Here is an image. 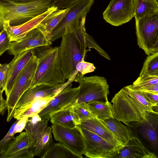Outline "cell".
Instances as JSON below:
<instances>
[{"instance_id": "6da1fadb", "label": "cell", "mask_w": 158, "mask_h": 158, "mask_svg": "<svg viewBox=\"0 0 158 158\" xmlns=\"http://www.w3.org/2000/svg\"><path fill=\"white\" fill-rule=\"evenodd\" d=\"M111 102L114 118L127 125L145 119L148 112H158L154 109L158 106L148 102L132 85L121 89Z\"/></svg>"}, {"instance_id": "7a4b0ae2", "label": "cell", "mask_w": 158, "mask_h": 158, "mask_svg": "<svg viewBox=\"0 0 158 158\" xmlns=\"http://www.w3.org/2000/svg\"><path fill=\"white\" fill-rule=\"evenodd\" d=\"M86 15L82 16L79 26L75 32L64 35L59 47L60 65L62 74L69 80L75 75L78 64L84 60L90 48V36L86 32L85 27Z\"/></svg>"}, {"instance_id": "3957f363", "label": "cell", "mask_w": 158, "mask_h": 158, "mask_svg": "<svg viewBox=\"0 0 158 158\" xmlns=\"http://www.w3.org/2000/svg\"><path fill=\"white\" fill-rule=\"evenodd\" d=\"M33 51L39 61L30 87L41 84L51 87L65 84L66 79L61 69L59 47L41 46L33 48Z\"/></svg>"}, {"instance_id": "277c9868", "label": "cell", "mask_w": 158, "mask_h": 158, "mask_svg": "<svg viewBox=\"0 0 158 158\" xmlns=\"http://www.w3.org/2000/svg\"><path fill=\"white\" fill-rule=\"evenodd\" d=\"M53 0H41L21 3L11 0H0V30L4 22L10 25L22 24L46 11L52 6Z\"/></svg>"}, {"instance_id": "5b68a950", "label": "cell", "mask_w": 158, "mask_h": 158, "mask_svg": "<svg viewBox=\"0 0 158 158\" xmlns=\"http://www.w3.org/2000/svg\"><path fill=\"white\" fill-rule=\"evenodd\" d=\"M78 87L77 96L67 107L92 101H108L109 85L107 80L104 77L96 75L88 77L84 76Z\"/></svg>"}, {"instance_id": "8992f818", "label": "cell", "mask_w": 158, "mask_h": 158, "mask_svg": "<svg viewBox=\"0 0 158 158\" xmlns=\"http://www.w3.org/2000/svg\"><path fill=\"white\" fill-rule=\"evenodd\" d=\"M38 58L34 54L16 78L12 88L6 101L7 115L6 121L13 117L18 101L31 86L39 63Z\"/></svg>"}, {"instance_id": "52a82bcc", "label": "cell", "mask_w": 158, "mask_h": 158, "mask_svg": "<svg viewBox=\"0 0 158 158\" xmlns=\"http://www.w3.org/2000/svg\"><path fill=\"white\" fill-rule=\"evenodd\" d=\"M137 44L148 56L158 52V13L135 18Z\"/></svg>"}, {"instance_id": "ba28073f", "label": "cell", "mask_w": 158, "mask_h": 158, "mask_svg": "<svg viewBox=\"0 0 158 158\" xmlns=\"http://www.w3.org/2000/svg\"><path fill=\"white\" fill-rule=\"evenodd\" d=\"M50 118L42 119L38 114L30 116L24 129L30 133L36 143L35 156L41 158L55 143L52 135L51 127L48 126Z\"/></svg>"}, {"instance_id": "9c48e42d", "label": "cell", "mask_w": 158, "mask_h": 158, "mask_svg": "<svg viewBox=\"0 0 158 158\" xmlns=\"http://www.w3.org/2000/svg\"><path fill=\"white\" fill-rule=\"evenodd\" d=\"M94 0H79L69 7L62 21L51 32L52 42L63 36L75 32L82 16L87 13Z\"/></svg>"}, {"instance_id": "30bf717a", "label": "cell", "mask_w": 158, "mask_h": 158, "mask_svg": "<svg viewBox=\"0 0 158 158\" xmlns=\"http://www.w3.org/2000/svg\"><path fill=\"white\" fill-rule=\"evenodd\" d=\"M82 136L85 148L84 155L90 158H111L121 148L108 143L93 132L77 126Z\"/></svg>"}, {"instance_id": "8fae6325", "label": "cell", "mask_w": 158, "mask_h": 158, "mask_svg": "<svg viewBox=\"0 0 158 158\" xmlns=\"http://www.w3.org/2000/svg\"><path fill=\"white\" fill-rule=\"evenodd\" d=\"M51 33L37 26L29 31L19 41H12L8 51L9 55L15 56L27 50L44 46H51Z\"/></svg>"}, {"instance_id": "7c38bea8", "label": "cell", "mask_w": 158, "mask_h": 158, "mask_svg": "<svg viewBox=\"0 0 158 158\" xmlns=\"http://www.w3.org/2000/svg\"><path fill=\"white\" fill-rule=\"evenodd\" d=\"M35 141L28 132L21 133L0 152V158H32L35 156Z\"/></svg>"}, {"instance_id": "4fadbf2b", "label": "cell", "mask_w": 158, "mask_h": 158, "mask_svg": "<svg viewBox=\"0 0 158 158\" xmlns=\"http://www.w3.org/2000/svg\"><path fill=\"white\" fill-rule=\"evenodd\" d=\"M52 132L55 140L63 145L79 158L85 153L83 139L77 127L71 128L52 124Z\"/></svg>"}, {"instance_id": "5bb4252c", "label": "cell", "mask_w": 158, "mask_h": 158, "mask_svg": "<svg viewBox=\"0 0 158 158\" xmlns=\"http://www.w3.org/2000/svg\"><path fill=\"white\" fill-rule=\"evenodd\" d=\"M134 0H111L103 13L106 21L112 25L124 24L134 17Z\"/></svg>"}, {"instance_id": "9a60e30c", "label": "cell", "mask_w": 158, "mask_h": 158, "mask_svg": "<svg viewBox=\"0 0 158 158\" xmlns=\"http://www.w3.org/2000/svg\"><path fill=\"white\" fill-rule=\"evenodd\" d=\"M79 87H72L71 82L64 87L38 113L42 119L50 118L54 114L68 106L73 101Z\"/></svg>"}, {"instance_id": "2e32d148", "label": "cell", "mask_w": 158, "mask_h": 158, "mask_svg": "<svg viewBox=\"0 0 158 158\" xmlns=\"http://www.w3.org/2000/svg\"><path fill=\"white\" fill-rule=\"evenodd\" d=\"M68 81L64 85L55 87L41 84L30 87L20 97L15 110L30 104L36 99L55 97L64 87L72 82L70 80Z\"/></svg>"}, {"instance_id": "e0dca14e", "label": "cell", "mask_w": 158, "mask_h": 158, "mask_svg": "<svg viewBox=\"0 0 158 158\" xmlns=\"http://www.w3.org/2000/svg\"><path fill=\"white\" fill-rule=\"evenodd\" d=\"M58 9L52 6L44 13L17 26H11L8 21L5 22L3 24V28L6 31L11 42L19 41L29 31L36 27L46 17Z\"/></svg>"}, {"instance_id": "ac0fdd59", "label": "cell", "mask_w": 158, "mask_h": 158, "mask_svg": "<svg viewBox=\"0 0 158 158\" xmlns=\"http://www.w3.org/2000/svg\"><path fill=\"white\" fill-rule=\"evenodd\" d=\"M34 55L33 49L27 50L14 56L8 64L6 83L4 88L6 100L9 96L15 80Z\"/></svg>"}, {"instance_id": "d6986e66", "label": "cell", "mask_w": 158, "mask_h": 158, "mask_svg": "<svg viewBox=\"0 0 158 158\" xmlns=\"http://www.w3.org/2000/svg\"><path fill=\"white\" fill-rule=\"evenodd\" d=\"M135 123L139 134L154 148L157 150L158 112H148L145 119Z\"/></svg>"}, {"instance_id": "ffe728a7", "label": "cell", "mask_w": 158, "mask_h": 158, "mask_svg": "<svg viewBox=\"0 0 158 158\" xmlns=\"http://www.w3.org/2000/svg\"><path fill=\"white\" fill-rule=\"evenodd\" d=\"M155 158L153 153L149 151L137 137L132 136L127 143L114 153L111 158Z\"/></svg>"}, {"instance_id": "44dd1931", "label": "cell", "mask_w": 158, "mask_h": 158, "mask_svg": "<svg viewBox=\"0 0 158 158\" xmlns=\"http://www.w3.org/2000/svg\"><path fill=\"white\" fill-rule=\"evenodd\" d=\"M79 126L96 134L114 146L120 148L124 146L108 127L96 117L81 122Z\"/></svg>"}, {"instance_id": "7402d4cb", "label": "cell", "mask_w": 158, "mask_h": 158, "mask_svg": "<svg viewBox=\"0 0 158 158\" xmlns=\"http://www.w3.org/2000/svg\"><path fill=\"white\" fill-rule=\"evenodd\" d=\"M52 124L73 128L81 123L78 115L73 111V107H69L58 111L50 118Z\"/></svg>"}, {"instance_id": "603a6c76", "label": "cell", "mask_w": 158, "mask_h": 158, "mask_svg": "<svg viewBox=\"0 0 158 158\" xmlns=\"http://www.w3.org/2000/svg\"><path fill=\"white\" fill-rule=\"evenodd\" d=\"M101 121L108 127L123 146H124L127 143L132 136L131 131L127 127L114 118Z\"/></svg>"}, {"instance_id": "cb8c5ba5", "label": "cell", "mask_w": 158, "mask_h": 158, "mask_svg": "<svg viewBox=\"0 0 158 158\" xmlns=\"http://www.w3.org/2000/svg\"><path fill=\"white\" fill-rule=\"evenodd\" d=\"M86 104L90 112L100 121L114 118L112 111V104L108 101H92L87 102Z\"/></svg>"}, {"instance_id": "d4e9b609", "label": "cell", "mask_w": 158, "mask_h": 158, "mask_svg": "<svg viewBox=\"0 0 158 158\" xmlns=\"http://www.w3.org/2000/svg\"><path fill=\"white\" fill-rule=\"evenodd\" d=\"M134 17L142 18L154 13H158L157 0H134Z\"/></svg>"}, {"instance_id": "484cf974", "label": "cell", "mask_w": 158, "mask_h": 158, "mask_svg": "<svg viewBox=\"0 0 158 158\" xmlns=\"http://www.w3.org/2000/svg\"><path fill=\"white\" fill-rule=\"evenodd\" d=\"M69 8L58 9L44 19L37 26L43 30L51 32L66 15Z\"/></svg>"}, {"instance_id": "4316f807", "label": "cell", "mask_w": 158, "mask_h": 158, "mask_svg": "<svg viewBox=\"0 0 158 158\" xmlns=\"http://www.w3.org/2000/svg\"><path fill=\"white\" fill-rule=\"evenodd\" d=\"M43 158H79L69 149L59 143H54L44 155Z\"/></svg>"}, {"instance_id": "83f0119b", "label": "cell", "mask_w": 158, "mask_h": 158, "mask_svg": "<svg viewBox=\"0 0 158 158\" xmlns=\"http://www.w3.org/2000/svg\"><path fill=\"white\" fill-rule=\"evenodd\" d=\"M158 76V52L146 57L139 76Z\"/></svg>"}, {"instance_id": "f1b7e54d", "label": "cell", "mask_w": 158, "mask_h": 158, "mask_svg": "<svg viewBox=\"0 0 158 158\" xmlns=\"http://www.w3.org/2000/svg\"><path fill=\"white\" fill-rule=\"evenodd\" d=\"M95 69L93 63L86 62L84 60L81 61L76 66L75 75L73 78V81L79 83L84 75L94 72Z\"/></svg>"}, {"instance_id": "f546056e", "label": "cell", "mask_w": 158, "mask_h": 158, "mask_svg": "<svg viewBox=\"0 0 158 158\" xmlns=\"http://www.w3.org/2000/svg\"><path fill=\"white\" fill-rule=\"evenodd\" d=\"M71 107L81 122L96 118L90 112L86 103H81Z\"/></svg>"}, {"instance_id": "4dcf8cb0", "label": "cell", "mask_w": 158, "mask_h": 158, "mask_svg": "<svg viewBox=\"0 0 158 158\" xmlns=\"http://www.w3.org/2000/svg\"><path fill=\"white\" fill-rule=\"evenodd\" d=\"M158 83V76H139L132 85L134 88L141 90L145 88Z\"/></svg>"}, {"instance_id": "1f68e13d", "label": "cell", "mask_w": 158, "mask_h": 158, "mask_svg": "<svg viewBox=\"0 0 158 158\" xmlns=\"http://www.w3.org/2000/svg\"><path fill=\"white\" fill-rule=\"evenodd\" d=\"M19 120L17 119L16 121L11 126L6 135L0 141V151L3 150L9 143L14 138L15 130Z\"/></svg>"}, {"instance_id": "d6a6232c", "label": "cell", "mask_w": 158, "mask_h": 158, "mask_svg": "<svg viewBox=\"0 0 158 158\" xmlns=\"http://www.w3.org/2000/svg\"><path fill=\"white\" fill-rule=\"evenodd\" d=\"M11 42L6 31L3 28L0 32V56L9 49Z\"/></svg>"}, {"instance_id": "836d02e7", "label": "cell", "mask_w": 158, "mask_h": 158, "mask_svg": "<svg viewBox=\"0 0 158 158\" xmlns=\"http://www.w3.org/2000/svg\"><path fill=\"white\" fill-rule=\"evenodd\" d=\"M8 68V64L0 63V89L3 91L4 90Z\"/></svg>"}, {"instance_id": "e575fe53", "label": "cell", "mask_w": 158, "mask_h": 158, "mask_svg": "<svg viewBox=\"0 0 158 158\" xmlns=\"http://www.w3.org/2000/svg\"><path fill=\"white\" fill-rule=\"evenodd\" d=\"M79 0H53L52 5L58 9H63L69 8L73 4Z\"/></svg>"}, {"instance_id": "d590c367", "label": "cell", "mask_w": 158, "mask_h": 158, "mask_svg": "<svg viewBox=\"0 0 158 158\" xmlns=\"http://www.w3.org/2000/svg\"><path fill=\"white\" fill-rule=\"evenodd\" d=\"M141 91L144 97L148 102L158 106V93H153Z\"/></svg>"}, {"instance_id": "8d00e7d4", "label": "cell", "mask_w": 158, "mask_h": 158, "mask_svg": "<svg viewBox=\"0 0 158 158\" xmlns=\"http://www.w3.org/2000/svg\"><path fill=\"white\" fill-rule=\"evenodd\" d=\"M29 117H30L29 116H25L19 120L15 130V134L17 133L21 132L24 129L27 123Z\"/></svg>"}, {"instance_id": "74e56055", "label": "cell", "mask_w": 158, "mask_h": 158, "mask_svg": "<svg viewBox=\"0 0 158 158\" xmlns=\"http://www.w3.org/2000/svg\"><path fill=\"white\" fill-rule=\"evenodd\" d=\"M3 91L0 89V114L2 113L6 109V101L2 96Z\"/></svg>"}, {"instance_id": "f35d334b", "label": "cell", "mask_w": 158, "mask_h": 158, "mask_svg": "<svg viewBox=\"0 0 158 158\" xmlns=\"http://www.w3.org/2000/svg\"><path fill=\"white\" fill-rule=\"evenodd\" d=\"M141 90L151 93H158V83L147 87Z\"/></svg>"}, {"instance_id": "ab89813d", "label": "cell", "mask_w": 158, "mask_h": 158, "mask_svg": "<svg viewBox=\"0 0 158 158\" xmlns=\"http://www.w3.org/2000/svg\"><path fill=\"white\" fill-rule=\"evenodd\" d=\"M11 1L17 3H24L31 2L41 0H11Z\"/></svg>"}, {"instance_id": "60d3db41", "label": "cell", "mask_w": 158, "mask_h": 158, "mask_svg": "<svg viewBox=\"0 0 158 158\" xmlns=\"http://www.w3.org/2000/svg\"></svg>"}]
</instances>
